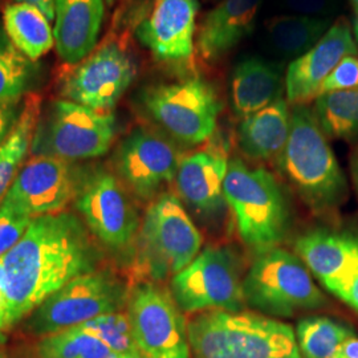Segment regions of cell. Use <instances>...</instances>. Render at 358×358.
Returning a JSON list of instances; mask_svg holds the SVG:
<instances>
[{"instance_id": "14", "label": "cell", "mask_w": 358, "mask_h": 358, "mask_svg": "<svg viewBox=\"0 0 358 358\" xmlns=\"http://www.w3.org/2000/svg\"><path fill=\"white\" fill-rule=\"evenodd\" d=\"M137 73L134 60L120 43H103L92 52L63 83V97L90 109L109 112L127 92Z\"/></svg>"}, {"instance_id": "11", "label": "cell", "mask_w": 358, "mask_h": 358, "mask_svg": "<svg viewBox=\"0 0 358 358\" xmlns=\"http://www.w3.org/2000/svg\"><path fill=\"white\" fill-rule=\"evenodd\" d=\"M128 316L143 358H192L187 322L173 296L153 282L129 294Z\"/></svg>"}, {"instance_id": "21", "label": "cell", "mask_w": 358, "mask_h": 358, "mask_svg": "<svg viewBox=\"0 0 358 358\" xmlns=\"http://www.w3.org/2000/svg\"><path fill=\"white\" fill-rule=\"evenodd\" d=\"M103 13L105 0H55V47L66 64H78L93 52Z\"/></svg>"}, {"instance_id": "18", "label": "cell", "mask_w": 358, "mask_h": 358, "mask_svg": "<svg viewBox=\"0 0 358 358\" xmlns=\"http://www.w3.org/2000/svg\"><path fill=\"white\" fill-rule=\"evenodd\" d=\"M230 159L223 145L183 155L176 176V189L180 202L202 219H217L223 214L224 178Z\"/></svg>"}, {"instance_id": "44", "label": "cell", "mask_w": 358, "mask_h": 358, "mask_svg": "<svg viewBox=\"0 0 358 358\" xmlns=\"http://www.w3.org/2000/svg\"><path fill=\"white\" fill-rule=\"evenodd\" d=\"M115 0H106V3H108V4H109V6H112V4H113V3H115Z\"/></svg>"}, {"instance_id": "2", "label": "cell", "mask_w": 358, "mask_h": 358, "mask_svg": "<svg viewBox=\"0 0 358 358\" xmlns=\"http://www.w3.org/2000/svg\"><path fill=\"white\" fill-rule=\"evenodd\" d=\"M280 171L316 214H329L345 202L348 183L313 109L294 105Z\"/></svg>"}, {"instance_id": "12", "label": "cell", "mask_w": 358, "mask_h": 358, "mask_svg": "<svg viewBox=\"0 0 358 358\" xmlns=\"http://www.w3.org/2000/svg\"><path fill=\"white\" fill-rule=\"evenodd\" d=\"M182 158L178 143L165 133L140 127L120 143L115 165L133 194L149 201L176 180Z\"/></svg>"}, {"instance_id": "25", "label": "cell", "mask_w": 358, "mask_h": 358, "mask_svg": "<svg viewBox=\"0 0 358 358\" xmlns=\"http://www.w3.org/2000/svg\"><path fill=\"white\" fill-rule=\"evenodd\" d=\"M332 26L331 19L278 15L264 26L269 51L279 59H297L312 50Z\"/></svg>"}, {"instance_id": "33", "label": "cell", "mask_w": 358, "mask_h": 358, "mask_svg": "<svg viewBox=\"0 0 358 358\" xmlns=\"http://www.w3.org/2000/svg\"><path fill=\"white\" fill-rule=\"evenodd\" d=\"M355 88H358V56H346L333 69L332 73L325 78L321 85L319 96L324 93Z\"/></svg>"}, {"instance_id": "32", "label": "cell", "mask_w": 358, "mask_h": 358, "mask_svg": "<svg viewBox=\"0 0 358 358\" xmlns=\"http://www.w3.org/2000/svg\"><path fill=\"white\" fill-rule=\"evenodd\" d=\"M32 219L13 206L0 203V260L24 236Z\"/></svg>"}, {"instance_id": "41", "label": "cell", "mask_w": 358, "mask_h": 358, "mask_svg": "<svg viewBox=\"0 0 358 358\" xmlns=\"http://www.w3.org/2000/svg\"><path fill=\"white\" fill-rule=\"evenodd\" d=\"M350 4H352V10L355 13V17H353V34H355V38H356V43L358 45V0H350Z\"/></svg>"}, {"instance_id": "10", "label": "cell", "mask_w": 358, "mask_h": 358, "mask_svg": "<svg viewBox=\"0 0 358 358\" xmlns=\"http://www.w3.org/2000/svg\"><path fill=\"white\" fill-rule=\"evenodd\" d=\"M171 296L182 312H238L244 307L238 256L229 247H207L173 276Z\"/></svg>"}, {"instance_id": "17", "label": "cell", "mask_w": 358, "mask_h": 358, "mask_svg": "<svg viewBox=\"0 0 358 358\" xmlns=\"http://www.w3.org/2000/svg\"><path fill=\"white\" fill-rule=\"evenodd\" d=\"M198 0H157L136 35L158 62L186 64L194 53Z\"/></svg>"}, {"instance_id": "19", "label": "cell", "mask_w": 358, "mask_h": 358, "mask_svg": "<svg viewBox=\"0 0 358 358\" xmlns=\"http://www.w3.org/2000/svg\"><path fill=\"white\" fill-rule=\"evenodd\" d=\"M294 251L333 294L358 267V236L353 234L309 231L296 241Z\"/></svg>"}, {"instance_id": "45", "label": "cell", "mask_w": 358, "mask_h": 358, "mask_svg": "<svg viewBox=\"0 0 358 358\" xmlns=\"http://www.w3.org/2000/svg\"><path fill=\"white\" fill-rule=\"evenodd\" d=\"M0 358H8L6 355H3V353H0Z\"/></svg>"}, {"instance_id": "35", "label": "cell", "mask_w": 358, "mask_h": 358, "mask_svg": "<svg viewBox=\"0 0 358 358\" xmlns=\"http://www.w3.org/2000/svg\"><path fill=\"white\" fill-rule=\"evenodd\" d=\"M20 112L22 108H19V103H0V146L11 134Z\"/></svg>"}, {"instance_id": "24", "label": "cell", "mask_w": 358, "mask_h": 358, "mask_svg": "<svg viewBox=\"0 0 358 358\" xmlns=\"http://www.w3.org/2000/svg\"><path fill=\"white\" fill-rule=\"evenodd\" d=\"M51 20L36 6L15 1L3 11V29L28 60L36 62L56 44Z\"/></svg>"}, {"instance_id": "38", "label": "cell", "mask_w": 358, "mask_h": 358, "mask_svg": "<svg viewBox=\"0 0 358 358\" xmlns=\"http://www.w3.org/2000/svg\"><path fill=\"white\" fill-rule=\"evenodd\" d=\"M15 1L31 3L40 8L50 20H55V0H15Z\"/></svg>"}, {"instance_id": "30", "label": "cell", "mask_w": 358, "mask_h": 358, "mask_svg": "<svg viewBox=\"0 0 358 358\" xmlns=\"http://www.w3.org/2000/svg\"><path fill=\"white\" fill-rule=\"evenodd\" d=\"M32 73V62L16 50L0 28V103H19L29 87Z\"/></svg>"}, {"instance_id": "6", "label": "cell", "mask_w": 358, "mask_h": 358, "mask_svg": "<svg viewBox=\"0 0 358 358\" xmlns=\"http://www.w3.org/2000/svg\"><path fill=\"white\" fill-rule=\"evenodd\" d=\"M140 101L162 133L189 146L203 143L213 136L222 110L211 83L195 76L150 85L142 90Z\"/></svg>"}, {"instance_id": "31", "label": "cell", "mask_w": 358, "mask_h": 358, "mask_svg": "<svg viewBox=\"0 0 358 358\" xmlns=\"http://www.w3.org/2000/svg\"><path fill=\"white\" fill-rule=\"evenodd\" d=\"M77 327L101 340L117 356H141L133 336L128 313L118 310L103 313Z\"/></svg>"}, {"instance_id": "23", "label": "cell", "mask_w": 358, "mask_h": 358, "mask_svg": "<svg viewBox=\"0 0 358 358\" xmlns=\"http://www.w3.org/2000/svg\"><path fill=\"white\" fill-rule=\"evenodd\" d=\"M291 112L284 99L245 117L238 127L236 141L244 157L252 161L279 158L288 141Z\"/></svg>"}, {"instance_id": "26", "label": "cell", "mask_w": 358, "mask_h": 358, "mask_svg": "<svg viewBox=\"0 0 358 358\" xmlns=\"http://www.w3.org/2000/svg\"><path fill=\"white\" fill-rule=\"evenodd\" d=\"M41 113L38 94H29L8 138L0 146V203L13 186L31 143Z\"/></svg>"}, {"instance_id": "34", "label": "cell", "mask_w": 358, "mask_h": 358, "mask_svg": "<svg viewBox=\"0 0 358 358\" xmlns=\"http://www.w3.org/2000/svg\"><path fill=\"white\" fill-rule=\"evenodd\" d=\"M284 6L294 15L331 19L336 13L338 0H282Z\"/></svg>"}, {"instance_id": "5", "label": "cell", "mask_w": 358, "mask_h": 358, "mask_svg": "<svg viewBox=\"0 0 358 358\" xmlns=\"http://www.w3.org/2000/svg\"><path fill=\"white\" fill-rule=\"evenodd\" d=\"M243 296L248 307L273 317L327 304L301 259L280 247L256 255L243 278Z\"/></svg>"}, {"instance_id": "16", "label": "cell", "mask_w": 358, "mask_h": 358, "mask_svg": "<svg viewBox=\"0 0 358 358\" xmlns=\"http://www.w3.org/2000/svg\"><path fill=\"white\" fill-rule=\"evenodd\" d=\"M346 56H358V45L352 26L345 19H340L312 50L288 66L285 76L288 103L306 105L316 100L325 78Z\"/></svg>"}, {"instance_id": "3", "label": "cell", "mask_w": 358, "mask_h": 358, "mask_svg": "<svg viewBox=\"0 0 358 358\" xmlns=\"http://www.w3.org/2000/svg\"><path fill=\"white\" fill-rule=\"evenodd\" d=\"M187 332L194 358H301L289 325L251 312H201Z\"/></svg>"}, {"instance_id": "1", "label": "cell", "mask_w": 358, "mask_h": 358, "mask_svg": "<svg viewBox=\"0 0 358 358\" xmlns=\"http://www.w3.org/2000/svg\"><path fill=\"white\" fill-rule=\"evenodd\" d=\"M1 264L7 292L4 315L11 328L66 282L94 271L96 251L76 215L56 213L34 217Z\"/></svg>"}, {"instance_id": "8", "label": "cell", "mask_w": 358, "mask_h": 358, "mask_svg": "<svg viewBox=\"0 0 358 358\" xmlns=\"http://www.w3.org/2000/svg\"><path fill=\"white\" fill-rule=\"evenodd\" d=\"M129 300L125 285L105 271L83 273L47 297L27 321L35 336L63 332L103 313L117 312Z\"/></svg>"}, {"instance_id": "9", "label": "cell", "mask_w": 358, "mask_h": 358, "mask_svg": "<svg viewBox=\"0 0 358 358\" xmlns=\"http://www.w3.org/2000/svg\"><path fill=\"white\" fill-rule=\"evenodd\" d=\"M202 235L174 194H162L148 208L140 232L142 264L155 280L177 275L202 248Z\"/></svg>"}, {"instance_id": "40", "label": "cell", "mask_w": 358, "mask_h": 358, "mask_svg": "<svg viewBox=\"0 0 358 358\" xmlns=\"http://www.w3.org/2000/svg\"><path fill=\"white\" fill-rule=\"evenodd\" d=\"M350 170H352V178H353V183H355V187H356L358 195V149L352 155Z\"/></svg>"}, {"instance_id": "37", "label": "cell", "mask_w": 358, "mask_h": 358, "mask_svg": "<svg viewBox=\"0 0 358 358\" xmlns=\"http://www.w3.org/2000/svg\"><path fill=\"white\" fill-rule=\"evenodd\" d=\"M333 358H358V337L353 336L348 338L343 345L340 346Z\"/></svg>"}, {"instance_id": "20", "label": "cell", "mask_w": 358, "mask_h": 358, "mask_svg": "<svg viewBox=\"0 0 358 358\" xmlns=\"http://www.w3.org/2000/svg\"><path fill=\"white\" fill-rule=\"evenodd\" d=\"M263 0H222L205 15L196 34L199 57L214 64L229 55L255 27Z\"/></svg>"}, {"instance_id": "29", "label": "cell", "mask_w": 358, "mask_h": 358, "mask_svg": "<svg viewBox=\"0 0 358 358\" xmlns=\"http://www.w3.org/2000/svg\"><path fill=\"white\" fill-rule=\"evenodd\" d=\"M101 340L78 327L41 338L36 358H115Z\"/></svg>"}, {"instance_id": "27", "label": "cell", "mask_w": 358, "mask_h": 358, "mask_svg": "<svg viewBox=\"0 0 358 358\" xmlns=\"http://www.w3.org/2000/svg\"><path fill=\"white\" fill-rule=\"evenodd\" d=\"M313 112L328 138L357 141L358 88L320 94L315 100Z\"/></svg>"}, {"instance_id": "13", "label": "cell", "mask_w": 358, "mask_h": 358, "mask_svg": "<svg viewBox=\"0 0 358 358\" xmlns=\"http://www.w3.org/2000/svg\"><path fill=\"white\" fill-rule=\"evenodd\" d=\"M75 201L92 234L103 245L120 251L134 241L140 226L138 214L113 174L105 170L88 173Z\"/></svg>"}, {"instance_id": "42", "label": "cell", "mask_w": 358, "mask_h": 358, "mask_svg": "<svg viewBox=\"0 0 358 358\" xmlns=\"http://www.w3.org/2000/svg\"><path fill=\"white\" fill-rule=\"evenodd\" d=\"M8 329H10V327L6 320V315H4V312H0V344L4 343L6 331H8Z\"/></svg>"}, {"instance_id": "28", "label": "cell", "mask_w": 358, "mask_h": 358, "mask_svg": "<svg viewBox=\"0 0 358 358\" xmlns=\"http://www.w3.org/2000/svg\"><path fill=\"white\" fill-rule=\"evenodd\" d=\"M294 334L301 358H333L348 338L356 336L349 325L325 316L299 321Z\"/></svg>"}, {"instance_id": "39", "label": "cell", "mask_w": 358, "mask_h": 358, "mask_svg": "<svg viewBox=\"0 0 358 358\" xmlns=\"http://www.w3.org/2000/svg\"><path fill=\"white\" fill-rule=\"evenodd\" d=\"M6 300H7V292H6V273L0 260V312H4L6 309Z\"/></svg>"}, {"instance_id": "15", "label": "cell", "mask_w": 358, "mask_h": 358, "mask_svg": "<svg viewBox=\"0 0 358 358\" xmlns=\"http://www.w3.org/2000/svg\"><path fill=\"white\" fill-rule=\"evenodd\" d=\"M87 174L73 162L32 157L17 173L3 202L32 217L56 214L76 199Z\"/></svg>"}, {"instance_id": "22", "label": "cell", "mask_w": 358, "mask_h": 358, "mask_svg": "<svg viewBox=\"0 0 358 358\" xmlns=\"http://www.w3.org/2000/svg\"><path fill=\"white\" fill-rule=\"evenodd\" d=\"M282 90V64L260 56L244 57L232 71L231 108L243 120L280 99Z\"/></svg>"}, {"instance_id": "36", "label": "cell", "mask_w": 358, "mask_h": 358, "mask_svg": "<svg viewBox=\"0 0 358 358\" xmlns=\"http://www.w3.org/2000/svg\"><path fill=\"white\" fill-rule=\"evenodd\" d=\"M334 296L343 300L345 304L358 313V267L345 282L340 285V288L337 289Z\"/></svg>"}, {"instance_id": "4", "label": "cell", "mask_w": 358, "mask_h": 358, "mask_svg": "<svg viewBox=\"0 0 358 358\" xmlns=\"http://www.w3.org/2000/svg\"><path fill=\"white\" fill-rule=\"evenodd\" d=\"M223 190L242 242L256 255L282 243L291 226V210L273 174L231 158Z\"/></svg>"}, {"instance_id": "43", "label": "cell", "mask_w": 358, "mask_h": 358, "mask_svg": "<svg viewBox=\"0 0 358 358\" xmlns=\"http://www.w3.org/2000/svg\"><path fill=\"white\" fill-rule=\"evenodd\" d=\"M115 358H143L142 356H131V355H120Z\"/></svg>"}, {"instance_id": "7", "label": "cell", "mask_w": 358, "mask_h": 358, "mask_svg": "<svg viewBox=\"0 0 358 358\" xmlns=\"http://www.w3.org/2000/svg\"><path fill=\"white\" fill-rule=\"evenodd\" d=\"M115 137V118L69 100L50 103L38 117L31 143L32 157H51L66 162L97 158Z\"/></svg>"}]
</instances>
